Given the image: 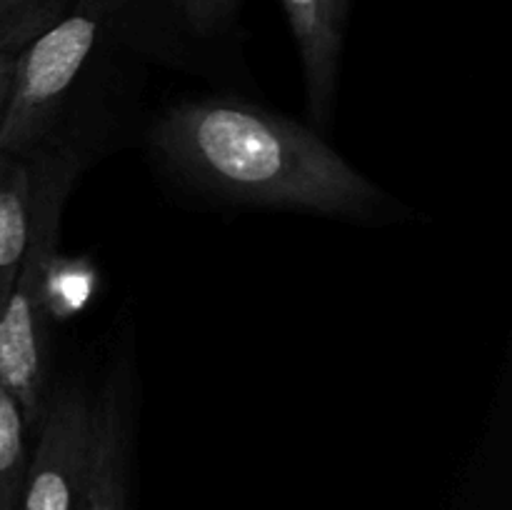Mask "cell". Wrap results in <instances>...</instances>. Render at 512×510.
<instances>
[{"label":"cell","mask_w":512,"mask_h":510,"mask_svg":"<svg viewBox=\"0 0 512 510\" xmlns=\"http://www.w3.org/2000/svg\"><path fill=\"white\" fill-rule=\"evenodd\" d=\"M150 145L190 183L235 203L350 220L388 205L315 130L243 100H185L153 125Z\"/></svg>","instance_id":"6da1fadb"},{"label":"cell","mask_w":512,"mask_h":510,"mask_svg":"<svg viewBox=\"0 0 512 510\" xmlns=\"http://www.w3.org/2000/svg\"><path fill=\"white\" fill-rule=\"evenodd\" d=\"M28 155L33 168V218L23 263L0 313V385L13 395L33 435L53 393L48 270L55 260L63 205L78 175V155L53 145V138L35 145Z\"/></svg>","instance_id":"7a4b0ae2"},{"label":"cell","mask_w":512,"mask_h":510,"mask_svg":"<svg viewBox=\"0 0 512 510\" xmlns=\"http://www.w3.org/2000/svg\"><path fill=\"white\" fill-rule=\"evenodd\" d=\"M130 5L133 0H73L58 23L15 55L13 93L0 130L3 153H28L50 138L95 45Z\"/></svg>","instance_id":"3957f363"},{"label":"cell","mask_w":512,"mask_h":510,"mask_svg":"<svg viewBox=\"0 0 512 510\" xmlns=\"http://www.w3.org/2000/svg\"><path fill=\"white\" fill-rule=\"evenodd\" d=\"M90 443V398L63 385L33 430L20 510H78Z\"/></svg>","instance_id":"277c9868"},{"label":"cell","mask_w":512,"mask_h":510,"mask_svg":"<svg viewBox=\"0 0 512 510\" xmlns=\"http://www.w3.org/2000/svg\"><path fill=\"white\" fill-rule=\"evenodd\" d=\"M135 378L120 360L90 400V443L78 510H130Z\"/></svg>","instance_id":"5b68a950"},{"label":"cell","mask_w":512,"mask_h":510,"mask_svg":"<svg viewBox=\"0 0 512 510\" xmlns=\"http://www.w3.org/2000/svg\"><path fill=\"white\" fill-rule=\"evenodd\" d=\"M283 8L303 63L310 115L325 125L335 108L345 28L335 18L330 0H283Z\"/></svg>","instance_id":"8992f818"},{"label":"cell","mask_w":512,"mask_h":510,"mask_svg":"<svg viewBox=\"0 0 512 510\" xmlns=\"http://www.w3.org/2000/svg\"><path fill=\"white\" fill-rule=\"evenodd\" d=\"M33 218V168L28 153L0 150V305L23 263Z\"/></svg>","instance_id":"52a82bcc"},{"label":"cell","mask_w":512,"mask_h":510,"mask_svg":"<svg viewBox=\"0 0 512 510\" xmlns=\"http://www.w3.org/2000/svg\"><path fill=\"white\" fill-rule=\"evenodd\" d=\"M28 438L18 403L0 385V510H20L30 460Z\"/></svg>","instance_id":"ba28073f"},{"label":"cell","mask_w":512,"mask_h":510,"mask_svg":"<svg viewBox=\"0 0 512 510\" xmlns=\"http://www.w3.org/2000/svg\"><path fill=\"white\" fill-rule=\"evenodd\" d=\"M73 0H0V50L18 55L53 23Z\"/></svg>","instance_id":"9c48e42d"},{"label":"cell","mask_w":512,"mask_h":510,"mask_svg":"<svg viewBox=\"0 0 512 510\" xmlns=\"http://www.w3.org/2000/svg\"><path fill=\"white\" fill-rule=\"evenodd\" d=\"M238 5L240 0H173L178 18L198 35H210L213 30L223 28L233 18Z\"/></svg>","instance_id":"30bf717a"},{"label":"cell","mask_w":512,"mask_h":510,"mask_svg":"<svg viewBox=\"0 0 512 510\" xmlns=\"http://www.w3.org/2000/svg\"><path fill=\"white\" fill-rule=\"evenodd\" d=\"M13 75H15V55L0 50V130H3L5 115H8L10 93H13Z\"/></svg>","instance_id":"8fae6325"},{"label":"cell","mask_w":512,"mask_h":510,"mask_svg":"<svg viewBox=\"0 0 512 510\" xmlns=\"http://www.w3.org/2000/svg\"><path fill=\"white\" fill-rule=\"evenodd\" d=\"M333 3V10H335V18H338V23L348 25V15H350V5H353V0H330Z\"/></svg>","instance_id":"7c38bea8"},{"label":"cell","mask_w":512,"mask_h":510,"mask_svg":"<svg viewBox=\"0 0 512 510\" xmlns=\"http://www.w3.org/2000/svg\"><path fill=\"white\" fill-rule=\"evenodd\" d=\"M0 313H3V308H0Z\"/></svg>","instance_id":"4fadbf2b"}]
</instances>
